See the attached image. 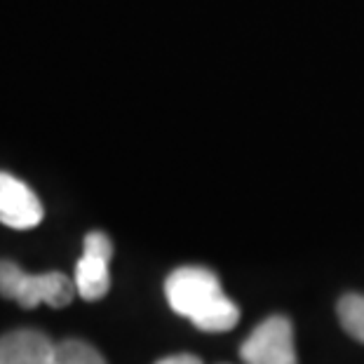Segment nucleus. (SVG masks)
Returning a JSON list of instances; mask_svg holds the SVG:
<instances>
[{
  "label": "nucleus",
  "instance_id": "nucleus-1",
  "mask_svg": "<svg viewBox=\"0 0 364 364\" xmlns=\"http://www.w3.org/2000/svg\"><path fill=\"white\" fill-rule=\"evenodd\" d=\"M165 296L174 313L188 317L207 334L230 331L240 320V308L223 294L219 277L207 268H176L165 282Z\"/></svg>",
  "mask_w": 364,
  "mask_h": 364
},
{
  "label": "nucleus",
  "instance_id": "nucleus-2",
  "mask_svg": "<svg viewBox=\"0 0 364 364\" xmlns=\"http://www.w3.org/2000/svg\"><path fill=\"white\" fill-rule=\"evenodd\" d=\"M78 294L75 280L64 273L31 275L17 263L0 261V296L17 301L21 308H36L48 304L52 308H66Z\"/></svg>",
  "mask_w": 364,
  "mask_h": 364
},
{
  "label": "nucleus",
  "instance_id": "nucleus-3",
  "mask_svg": "<svg viewBox=\"0 0 364 364\" xmlns=\"http://www.w3.org/2000/svg\"><path fill=\"white\" fill-rule=\"evenodd\" d=\"M245 364H296L291 322L282 315L263 320L240 348Z\"/></svg>",
  "mask_w": 364,
  "mask_h": 364
},
{
  "label": "nucleus",
  "instance_id": "nucleus-4",
  "mask_svg": "<svg viewBox=\"0 0 364 364\" xmlns=\"http://www.w3.org/2000/svg\"><path fill=\"white\" fill-rule=\"evenodd\" d=\"M111 257L113 245L106 233L95 230L87 233L82 245V257L75 266V289L85 301H99L104 299L111 289Z\"/></svg>",
  "mask_w": 364,
  "mask_h": 364
},
{
  "label": "nucleus",
  "instance_id": "nucleus-5",
  "mask_svg": "<svg viewBox=\"0 0 364 364\" xmlns=\"http://www.w3.org/2000/svg\"><path fill=\"white\" fill-rule=\"evenodd\" d=\"M45 209L38 196L17 176L0 172V223L14 230L36 228L43 221Z\"/></svg>",
  "mask_w": 364,
  "mask_h": 364
},
{
  "label": "nucleus",
  "instance_id": "nucleus-6",
  "mask_svg": "<svg viewBox=\"0 0 364 364\" xmlns=\"http://www.w3.org/2000/svg\"><path fill=\"white\" fill-rule=\"evenodd\" d=\"M54 341L43 331L17 329L0 336V364H52Z\"/></svg>",
  "mask_w": 364,
  "mask_h": 364
},
{
  "label": "nucleus",
  "instance_id": "nucleus-7",
  "mask_svg": "<svg viewBox=\"0 0 364 364\" xmlns=\"http://www.w3.org/2000/svg\"><path fill=\"white\" fill-rule=\"evenodd\" d=\"M52 364H106V360L95 346L78 338H66L54 346Z\"/></svg>",
  "mask_w": 364,
  "mask_h": 364
},
{
  "label": "nucleus",
  "instance_id": "nucleus-8",
  "mask_svg": "<svg viewBox=\"0 0 364 364\" xmlns=\"http://www.w3.org/2000/svg\"><path fill=\"white\" fill-rule=\"evenodd\" d=\"M338 320L348 334L364 343V294H346L338 301Z\"/></svg>",
  "mask_w": 364,
  "mask_h": 364
},
{
  "label": "nucleus",
  "instance_id": "nucleus-9",
  "mask_svg": "<svg viewBox=\"0 0 364 364\" xmlns=\"http://www.w3.org/2000/svg\"><path fill=\"white\" fill-rule=\"evenodd\" d=\"M156 364H203V360L196 355H172V358H165Z\"/></svg>",
  "mask_w": 364,
  "mask_h": 364
}]
</instances>
